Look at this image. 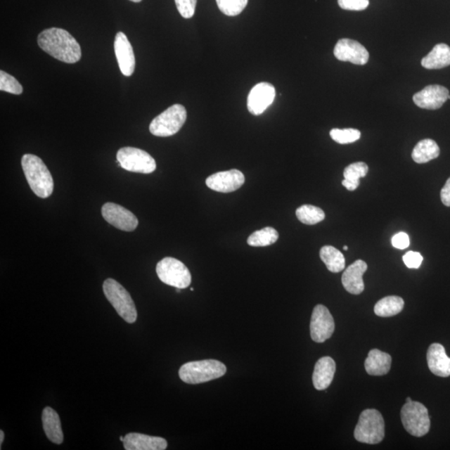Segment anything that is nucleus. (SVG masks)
<instances>
[{"instance_id": "cd10ccee", "label": "nucleus", "mask_w": 450, "mask_h": 450, "mask_svg": "<svg viewBox=\"0 0 450 450\" xmlns=\"http://www.w3.org/2000/svg\"><path fill=\"white\" fill-rule=\"evenodd\" d=\"M278 233L276 229L265 227L255 231L248 238V245L252 247H266L274 244L278 240Z\"/></svg>"}, {"instance_id": "423d86ee", "label": "nucleus", "mask_w": 450, "mask_h": 450, "mask_svg": "<svg viewBox=\"0 0 450 450\" xmlns=\"http://www.w3.org/2000/svg\"><path fill=\"white\" fill-rule=\"evenodd\" d=\"M187 119L186 108L174 105L155 117L150 125V131L158 137H169L177 134Z\"/></svg>"}, {"instance_id": "f704fd0d", "label": "nucleus", "mask_w": 450, "mask_h": 450, "mask_svg": "<svg viewBox=\"0 0 450 450\" xmlns=\"http://www.w3.org/2000/svg\"><path fill=\"white\" fill-rule=\"evenodd\" d=\"M403 260L409 269H418L423 262V256L418 252L409 251L403 256Z\"/></svg>"}, {"instance_id": "412c9836", "label": "nucleus", "mask_w": 450, "mask_h": 450, "mask_svg": "<svg viewBox=\"0 0 450 450\" xmlns=\"http://www.w3.org/2000/svg\"><path fill=\"white\" fill-rule=\"evenodd\" d=\"M392 358L389 354L373 349L368 353L364 362L366 371L370 375L381 376L387 375L390 371Z\"/></svg>"}, {"instance_id": "a19ab883", "label": "nucleus", "mask_w": 450, "mask_h": 450, "mask_svg": "<svg viewBox=\"0 0 450 450\" xmlns=\"http://www.w3.org/2000/svg\"><path fill=\"white\" fill-rule=\"evenodd\" d=\"M120 441H122V442H124V436H120Z\"/></svg>"}, {"instance_id": "473e14b6", "label": "nucleus", "mask_w": 450, "mask_h": 450, "mask_svg": "<svg viewBox=\"0 0 450 450\" xmlns=\"http://www.w3.org/2000/svg\"><path fill=\"white\" fill-rule=\"evenodd\" d=\"M178 11L184 19H191L195 15L197 0H174Z\"/></svg>"}, {"instance_id": "b1692460", "label": "nucleus", "mask_w": 450, "mask_h": 450, "mask_svg": "<svg viewBox=\"0 0 450 450\" xmlns=\"http://www.w3.org/2000/svg\"><path fill=\"white\" fill-rule=\"evenodd\" d=\"M440 154L439 147L433 139H425L418 142L413 148L412 158L417 164H425L438 158Z\"/></svg>"}, {"instance_id": "7c9ffc66", "label": "nucleus", "mask_w": 450, "mask_h": 450, "mask_svg": "<svg viewBox=\"0 0 450 450\" xmlns=\"http://www.w3.org/2000/svg\"><path fill=\"white\" fill-rule=\"evenodd\" d=\"M333 141H335L340 145H347V143H354L359 141L361 133L359 130L355 129H333L330 133Z\"/></svg>"}, {"instance_id": "4c0bfd02", "label": "nucleus", "mask_w": 450, "mask_h": 450, "mask_svg": "<svg viewBox=\"0 0 450 450\" xmlns=\"http://www.w3.org/2000/svg\"><path fill=\"white\" fill-rule=\"evenodd\" d=\"M4 433L1 430V431H0V446H2V444L4 442Z\"/></svg>"}, {"instance_id": "1a4fd4ad", "label": "nucleus", "mask_w": 450, "mask_h": 450, "mask_svg": "<svg viewBox=\"0 0 450 450\" xmlns=\"http://www.w3.org/2000/svg\"><path fill=\"white\" fill-rule=\"evenodd\" d=\"M117 160L129 172L151 174L156 169V162L150 154L141 148L124 147L117 153Z\"/></svg>"}, {"instance_id": "4be33fe9", "label": "nucleus", "mask_w": 450, "mask_h": 450, "mask_svg": "<svg viewBox=\"0 0 450 450\" xmlns=\"http://www.w3.org/2000/svg\"><path fill=\"white\" fill-rule=\"evenodd\" d=\"M42 422L45 434L51 442L60 444L64 441L60 416L55 409L46 407L42 413Z\"/></svg>"}, {"instance_id": "c756f323", "label": "nucleus", "mask_w": 450, "mask_h": 450, "mask_svg": "<svg viewBox=\"0 0 450 450\" xmlns=\"http://www.w3.org/2000/svg\"><path fill=\"white\" fill-rule=\"evenodd\" d=\"M249 0H216L219 11L227 16H237L245 10Z\"/></svg>"}, {"instance_id": "f8f14e48", "label": "nucleus", "mask_w": 450, "mask_h": 450, "mask_svg": "<svg viewBox=\"0 0 450 450\" xmlns=\"http://www.w3.org/2000/svg\"><path fill=\"white\" fill-rule=\"evenodd\" d=\"M334 55L337 60L357 65H366L370 58V53L361 44L349 39H342L337 42Z\"/></svg>"}, {"instance_id": "e433bc0d", "label": "nucleus", "mask_w": 450, "mask_h": 450, "mask_svg": "<svg viewBox=\"0 0 450 450\" xmlns=\"http://www.w3.org/2000/svg\"><path fill=\"white\" fill-rule=\"evenodd\" d=\"M441 200L445 206L450 207V178L448 179L446 183L440 192Z\"/></svg>"}, {"instance_id": "5701e85b", "label": "nucleus", "mask_w": 450, "mask_h": 450, "mask_svg": "<svg viewBox=\"0 0 450 450\" xmlns=\"http://www.w3.org/2000/svg\"><path fill=\"white\" fill-rule=\"evenodd\" d=\"M423 67L427 70H439L450 65V47L445 44H436L429 55L423 58Z\"/></svg>"}, {"instance_id": "4468645a", "label": "nucleus", "mask_w": 450, "mask_h": 450, "mask_svg": "<svg viewBox=\"0 0 450 450\" xmlns=\"http://www.w3.org/2000/svg\"><path fill=\"white\" fill-rule=\"evenodd\" d=\"M276 96V89L271 84L263 82L256 84L248 96V110L253 115H262L272 105Z\"/></svg>"}, {"instance_id": "c85d7f7f", "label": "nucleus", "mask_w": 450, "mask_h": 450, "mask_svg": "<svg viewBox=\"0 0 450 450\" xmlns=\"http://www.w3.org/2000/svg\"><path fill=\"white\" fill-rule=\"evenodd\" d=\"M297 218L301 223L308 225L316 224L326 219V214L319 207L304 205L296 210Z\"/></svg>"}, {"instance_id": "9b49d317", "label": "nucleus", "mask_w": 450, "mask_h": 450, "mask_svg": "<svg viewBox=\"0 0 450 450\" xmlns=\"http://www.w3.org/2000/svg\"><path fill=\"white\" fill-rule=\"evenodd\" d=\"M103 219L112 226L126 232L134 231L139 220L131 211L114 202H106L101 210Z\"/></svg>"}, {"instance_id": "7ed1b4c3", "label": "nucleus", "mask_w": 450, "mask_h": 450, "mask_svg": "<svg viewBox=\"0 0 450 450\" xmlns=\"http://www.w3.org/2000/svg\"><path fill=\"white\" fill-rule=\"evenodd\" d=\"M226 371V366L219 360L206 359L184 364L180 368L179 375L186 384L198 385L219 379Z\"/></svg>"}, {"instance_id": "f03ea898", "label": "nucleus", "mask_w": 450, "mask_h": 450, "mask_svg": "<svg viewBox=\"0 0 450 450\" xmlns=\"http://www.w3.org/2000/svg\"><path fill=\"white\" fill-rule=\"evenodd\" d=\"M22 168L31 190L41 199H46L53 191V179L47 166L39 157L26 154L22 157Z\"/></svg>"}, {"instance_id": "39448f33", "label": "nucleus", "mask_w": 450, "mask_h": 450, "mask_svg": "<svg viewBox=\"0 0 450 450\" xmlns=\"http://www.w3.org/2000/svg\"><path fill=\"white\" fill-rule=\"evenodd\" d=\"M103 290L107 300L124 321L129 323L137 321V309L134 300L129 292L119 282L112 278H107L103 282Z\"/></svg>"}, {"instance_id": "9d476101", "label": "nucleus", "mask_w": 450, "mask_h": 450, "mask_svg": "<svg viewBox=\"0 0 450 450\" xmlns=\"http://www.w3.org/2000/svg\"><path fill=\"white\" fill-rule=\"evenodd\" d=\"M335 321L325 305L315 306L310 321V335L316 343H323L335 332Z\"/></svg>"}, {"instance_id": "f257e3e1", "label": "nucleus", "mask_w": 450, "mask_h": 450, "mask_svg": "<svg viewBox=\"0 0 450 450\" xmlns=\"http://www.w3.org/2000/svg\"><path fill=\"white\" fill-rule=\"evenodd\" d=\"M38 44L49 56L67 64H75L82 56L77 40L65 30L51 28L44 30L39 34Z\"/></svg>"}, {"instance_id": "c9c22d12", "label": "nucleus", "mask_w": 450, "mask_h": 450, "mask_svg": "<svg viewBox=\"0 0 450 450\" xmlns=\"http://www.w3.org/2000/svg\"><path fill=\"white\" fill-rule=\"evenodd\" d=\"M409 237L406 233L399 232L392 238V245L396 249L404 250L409 246Z\"/></svg>"}, {"instance_id": "79ce46f5", "label": "nucleus", "mask_w": 450, "mask_h": 450, "mask_svg": "<svg viewBox=\"0 0 450 450\" xmlns=\"http://www.w3.org/2000/svg\"><path fill=\"white\" fill-rule=\"evenodd\" d=\"M349 248L347 246L344 247V250H348Z\"/></svg>"}, {"instance_id": "dca6fc26", "label": "nucleus", "mask_w": 450, "mask_h": 450, "mask_svg": "<svg viewBox=\"0 0 450 450\" xmlns=\"http://www.w3.org/2000/svg\"><path fill=\"white\" fill-rule=\"evenodd\" d=\"M115 52L121 73L129 77L135 69V57L132 45L123 32L115 36Z\"/></svg>"}, {"instance_id": "58836bf2", "label": "nucleus", "mask_w": 450, "mask_h": 450, "mask_svg": "<svg viewBox=\"0 0 450 450\" xmlns=\"http://www.w3.org/2000/svg\"><path fill=\"white\" fill-rule=\"evenodd\" d=\"M130 1H132L134 3H139V2H141L142 0H130Z\"/></svg>"}, {"instance_id": "2eb2a0df", "label": "nucleus", "mask_w": 450, "mask_h": 450, "mask_svg": "<svg viewBox=\"0 0 450 450\" xmlns=\"http://www.w3.org/2000/svg\"><path fill=\"white\" fill-rule=\"evenodd\" d=\"M450 100L449 89L439 84L429 85L413 96V101L421 109L435 110Z\"/></svg>"}, {"instance_id": "0eeeda50", "label": "nucleus", "mask_w": 450, "mask_h": 450, "mask_svg": "<svg viewBox=\"0 0 450 450\" xmlns=\"http://www.w3.org/2000/svg\"><path fill=\"white\" fill-rule=\"evenodd\" d=\"M156 273L165 285L176 289H186L192 282L190 270L177 259L166 257L160 260L157 264Z\"/></svg>"}, {"instance_id": "ea45409f", "label": "nucleus", "mask_w": 450, "mask_h": 450, "mask_svg": "<svg viewBox=\"0 0 450 450\" xmlns=\"http://www.w3.org/2000/svg\"><path fill=\"white\" fill-rule=\"evenodd\" d=\"M411 401H413V400L411 398L409 397V398L406 399V403H409V402H411Z\"/></svg>"}, {"instance_id": "a878e982", "label": "nucleus", "mask_w": 450, "mask_h": 450, "mask_svg": "<svg viewBox=\"0 0 450 450\" xmlns=\"http://www.w3.org/2000/svg\"><path fill=\"white\" fill-rule=\"evenodd\" d=\"M319 256L327 269L332 273L341 272L345 268V256L335 247L323 246L319 252Z\"/></svg>"}, {"instance_id": "aec40b11", "label": "nucleus", "mask_w": 450, "mask_h": 450, "mask_svg": "<svg viewBox=\"0 0 450 450\" xmlns=\"http://www.w3.org/2000/svg\"><path fill=\"white\" fill-rule=\"evenodd\" d=\"M336 371L335 360L330 357L319 359L315 364L313 384L318 390H325L331 385Z\"/></svg>"}, {"instance_id": "6e6552de", "label": "nucleus", "mask_w": 450, "mask_h": 450, "mask_svg": "<svg viewBox=\"0 0 450 450\" xmlns=\"http://www.w3.org/2000/svg\"><path fill=\"white\" fill-rule=\"evenodd\" d=\"M400 416L404 429L409 434L416 437H423L429 433L430 420L424 404L416 401L405 403Z\"/></svg>"}, {"instance_id": "ddd939ff", "label": "nucleus", "mask_w": 450, "mask_h": 450, "mask_svg": "<svg viewBox=\"0 0 450 450\" xmlns=\"http://www.w3.org/2000/svg\"><path fill=\"white\" fill-rule=\"evenodd\" d=\"M245 182L244 174L238 169L222 171L206 179V186L219 193L235 192Z\"/></svg>"}, {"instance_id": "72a5a7b5", "label": "nucleus", "mask_w": 450, "mask_h": 450, "mask_svg": "<svg viewBox=\"0 0 450 450\" xmlns=\"http://www.w3.org/2000/svg\"><path fill=\"white\" fill-rule=\"evenodd\" d=\"M341 8L345 11H362L368 8V0H338Z\"/></svg>"}, {"instance_id": "a211bd4d", "label": "nucleus", "mask_w": 450, "mask_h": 450, "mask_svg": "<svg viewBox=\"0 0 450 450\" xmlns=\"http://www.w3.org/2000/svg\"><path fill=\"white\" fill-rule=\"evenodd\" d=\"M123 443L126 450H165L168 446L164 438L139 433L126 435Z\"/></svg>"}, {"instance_id": "393cba45", "label": "nucleus", "mask_w": 450, "mask_h": 450, "mask_svg": "<svg viewBox=\"0 0 450 450\" xmlns=\"http://www.w3.org/2000/svg\"><path fill=\"white\" fill-rule=\"evenodd\" d=\"M404 301L399 296H387L378 301L375 306V313L378 316L388 318L402 311Z\"/></svg>"}, {"instance_id": "20e7f679", "label": "nucleus", "mask_w": 450, "mask_h": 450, "mask_svg": "<svg viewBox=\"0 0 450 450\" xmlns=\"http://www.w3.org/2000/svg\"><path fill=\"white\" fill-rule=\"evenodd\" d=\"M385 435V425L381 413L373 409L364 411L355 427V439L360 443L377 444L384 439Z\"/></svg>"}, {"instance_id": "2f4dec72", "label": "nucleus", "mask_w": 450, "mask_h": 450, "mask_svg": "<svg viewBox=\"0 0 450 450\" xmlns=\"http://www.w3.org/2000/svg\"><path fill=\"white\" fill-rule=\"evenodd\" d=\"M0 90L17 96L22 93V87L19 81L3 70L0 71Z\"/></svg>"}, {"instance_id": "bb28decb", "label": "nucleus", "mask_w": 450, "mask_h": 450, "mask_svg": "<svg viewBox=\"0 0 450 450\" xmlns=\"http://www.w3.org/2000/svg\"><path fill=\"white\" fill-rule=\"evenodd\" d=\"M368 171V165L364 162L351 164L344 171L345 179L342 184L349 191H354L359 186V179L366 177Z\"/></svg>"}, {"instance_id": "f3484780", "label": "nucleus", "mask_w": 450, "mask_h": 450, "mask_svg": "<svg viewBox=\"0 0 450 450\" xmlns=\"http://www.w3.org/2000/svg\"><path fill=\"white\" fill-rule=\"evenodd\" d=\"M368 265L364 261L359 259L349 265L342 276V283L346 291L352 295H360L364 290V274L366 272Z\"/></svg>"}, {"instance_id": "6ab92c4d", "label": "nucleus", "mask_w": 450, "mask_h": 450, "mask_svg": "<svg viewBox=\"0 0 450 450\" xmlns=\"http://www.w3.org/2000/svg\"><path fill=\"white\" fill-rule=\"evenodd\" d=\"M427 362L434 375L443 378L450 376V358L442 345L435 343L430 346L427 352Z\"/></svg>"}]
</instances>
